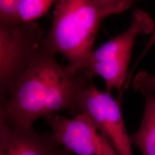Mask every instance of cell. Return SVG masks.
Listing matches in <instances>:
<instances>
[{
	"label": "cell",
	"instance_id": "6da1fadb",
	"mask_svg": "<svg viewBox=\"0 0 155 155\" xmlns=\"http://www.w3.org/2000/svg\"><path fill=\"white\" fill-rule=\"evenodd\" d=\"M41 44L33 61L1 103L0 120L25 127L59 111L81 113L80 101L91 80L82 71L62 65Z\"/></svg>",
	"mask_w": 155,
	"mask_h": 155
},
{
	"label": "cell",
	"instance_id": "7a4b0ae2",
	"mask_svg": "<svg viewBox=\"0 0 155 155\" xmlns=\"http://www.w3.org/2000/svg\"><path fill=\"white\" fill-rule=\"evenodd\" d=\"M120 12L103 9L93 0H58L51 27L42 44L74 68L93 51L104 20Z\"/></svg>",
	"mask_w": 155,
	"mask_h": 155
},
{
	"label": "cell",
	"instance_id": "3957f363",
	"mask_svg": "<svg viewBox=\"0 0 155 155\" xmlns=\"http://www.w3.org/2000/svg\"><path fill=\"white\" fill-rule=\"evenodd\" d=\"M46 34L35 21L0 24V104L33 61Z\"/></svg>",
	"mask_w": 155,
	"mask_h": 155
},
{
	"label": "cell",
	"instance_id": "277c9868",
	"mask_svg": "<svg viewBox=\"0 0 155 155\" xmlns=\"http://www.w3.org/2000/svg\"><path fill=\"white\" fill-rule=\"evenodd\" d=\"M58 143L75 155H119L87 111L67 118L53 114L45 117Z\"/></svg>",
	"mask_w": 155,
	"mask_h": 155
},
{
	"label": "cell",
	"instance_id": "5b68a950",
	"mask_svg": "<svg viewBox=\"0 0 155 155\" xmlns=\"http://www.w3.org/2000/svg\"><path fill=\"white\" fill-rule=\"evenodd\" d=\"M81 113L87 111L119 155H133L119 102L109 92L97 89L91 81L80 101Z\"/></svg>",
	"mask_w": 155,
	"mask_h": 155
},
{
	"label": "cell",
	"instance_id": "8992f818",
	"mask_svg": "<svg viewBox=\"0 0 155 155\" xmlns=\"http://www.w3.org/2000/svg\"><path fill=\"white\" fill-rule=\"evenodd\" d=\"M52 134L0 120V155H70Z\"/></svg>",
	"mask_w": 155,
	"mask_h": 155
},
{
	"label": "cell",
	"instance_id": "52a82bcc",
	"mask_svg": "<svg viewBox=\"0 0 155 155\" xmlns=\"http://www.w3.org/2000/svg\"><path fill=\"white\" fill-rule=\"evenodd\" d=\"M143 120L138 130L130 136L132 144L136 146L142 155H155V96L148 94Z\"/></svg>",
	"mask_w": 155,
	"mask_h": 155
},
{
	"label": "cell",
	"instance_id": "ba28073f",
	"mask_svg": "<svg viewBox=\"0 0 155 155\" xmlns=\"http://www.w3.org/2000/svg\"><path fill=\"white\" fill-rule=\"evenodd\" d=\"M58 0H20L18 7V15L24 22L35 21L45 16L51 6Z\"/></svg>",
	"mask_w": 155,
	"mask_h": 155
},
{
	"label": "cell",
	"instance_id": "9c48e42d",
	"mask_svg": "<svg viewBox=\"0 0 155 155\" xmlns=\"http://www.w3.org/2000/svg\"><path fill=\"white\" fill-rule=\"evenodd\" d=\"M133 88L144 95L153 94L155 92V74L139 72L133 79Z\"/></svg>",
	"mask_w": 155,
	"mask_h": 155
},
{
	"label": "cell",
	"instance_id": "30bf717a",
	"mask_svg": "<svg viewBox=\"0 0 155 155\" xmlns=\"http://www.w3.org/2000/svg\"><path fill=\"white\" fill-rule=\"evenodd\" d=\"M20 0H0V24L16 22L20 19L18 7Z\"/></svg>",
	"mask_w": 155,
	"mask_h": 155
},
{
	"label": "cell",
	"instance_id": "8fae6325",
	"mask_svg": "<svg viewBox=\"0 0 155 155\" xmlns=\"http://www.w3.org/2000/svg\"><path fill=\"white\" fill-rule=\"evenodd\" d=\"M95 4L103 9L116 10L120 13L128 9L133 5L132 0H93Z\"/></svg>",
	"mask_w": 155,
	"mask_h": 155
},
{
	"label": "cell",
	"instance_id": "7c38bea8",
	"mask_svg": "<svg viewBox=\"0 0 155 155\" xmlns=\"http://www.w3.org/2000/svg\"><path fill=\"white\" fill-rule=\"evenodd\" d=\"M155 44V27L153 31L152 32V35L150 37V39L148 40V41H147V43L145 44V48H144L143 51L142 52V53L141 54V55L139 57L138 61L137 62V64L139 63L140 61L143 59V58L144 57L145 55L147 53V52L152 48V47Z\"/></svg>",
	"mask_w": 155,
	"mask_h": 155
},
{
	"label": "cell",
	"instance_id": "4fadbf2b",
	"mask_svg": "<svg viewBox=\"0 0 155 155\" xmlns=\"http://www.w3.org/2000/svg\"><path fill=\"white\" fill-rule=\"evenodd\" d=\"M132 1H134V0H132Z\"/></svg>",
	"mask_w": 155,
	"mask_h": 155
}]
</instances>
